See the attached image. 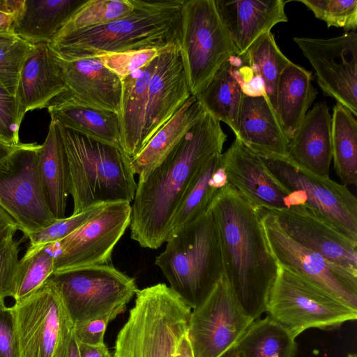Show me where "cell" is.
<instances>
[{"instance_id":"6da1fadb","label":"cell","mask_w":357,"mask_h":357,"mask_svg":"<svg viewBox=\"0 0 357 357\" xmlns=\"http://www.w3.org/2000/svg\"><path fill=\"white\" fill-rule=\"evenodd\" d=\"M227 135L210 114L195 124L142 181L131 205L130 237L142 247L158 249L169 235L175 211L202 167L222 153Z\"/></svg>"},{"instance_id":"7a4b0ae2","label":"cell","mask_w":357,"mask_h":357,"mask_svg":"<svg viewBox=\"0 0 357 357\" xmlns=\"http://www.w3.org/2000/svg\"><path fill=\"white\" fill-rule=\"evenodd\" d=\"M206 211L218 233L224 276L244 312L259 319L266 312L278 264L257 211L229 183L215 192Z\"/></svg>"},{"instance_id":"3957f363","label":"cell","mask_w":357,"mask_h":357,"mask_svg":"<svg viewBox=\"0 0 357 357\" xmlns=\"http://www.w3.org/2000/svg\"><path fill=\"white\" fill-rule=\"evenodd\" d=\"M184 0H135L128 15L54 39L52 51L66 60L179 45Z\"/></svg>"},{"instance_id":"277c9868","label":"cell","mask_w":357,"mask_h":357,"mask_svg":"<svg viewBox=\"0 0 357 357\" xmlns=\"http://www.w3.org/2000/svg\"><path fill=\"white\" fill-rule=\"evenodd\" d=\"M56 124L67 158L73 214L98 204L131 203L137 183L123 149Z\"/></svg>"},{"instance_id":"5b68a950","label":"cell","mask_w":357,"mask_h":357,"mask_svg":"<svg viewBox=\"0 0 357 357\" xmlns=\"http://www.w3.org/2000/svg\"><path fill=\"white\" fill-rule=\"evenodd\" d=\"M155 264L170 288L191 309L198 306L224 275L218 233L206 211L171 234Z\"/></svg>"},{"instance_id":"8992f818","label":"cell","mask_w":357,"mask_h":357,"mask_svg":"<svg viewBox=\"0 0 357 357\" xmlns=\"http://www.w3.org/2000/svg\"><path fill=\"white\" fill-rule=\"evenodd\" d=\"M120 330L114 357H174L186 335L191 308L167 284L138 289Z\"/></svg>"},{"instance_id":"52a82bcc","label":"cell","mask_w":357,"mask_h":357,"mask_svg":"<svg viewBox=\"0 0 357 357\" xmlns=\"http://www.w3.org/2000/svg\"><path fill=\"white\" fill-rule=\"evenodd\" d=\"M278 264L266 312L296 337L305 330L332 329L357 318V310L303 275Z\"/></svg>"},{"instance_id":"ba28073f","label":"cell","mask_w":357,"mask_h":357,"mask_svg":"<svg viewBox=\"0 0 357 357\" xmlns=\"http://www.w3.org/2000/svg\"><path fill=\"white\" fill-rule=\"evenodd\" d=\"M179 47L190 93L195 97L230 56H238L215 0H184Z\"/></svg>"},{"instance_id":"9c48e42d","label":"cell","mask_w":357,"mask_h":357,"mask_svg":"<svg viewBox=\"0 0 357 357\" xmlns=\"http://www.w3.org/2000/svg\"><path fill=\"white\" fill-rule=\"evenodd\" d=\"M49 280L74 324L107 313L117 316L138 291L132 278L109 264L54 273Z\"/></svg>"},{"instance_id":"30bf717a","label":"cell","mask_w":357,"mask_h":357,"mask_svg":"<svg viewBox=\"0 0 357 357\" xmlns=\"http://www.w3.org/2000/svg\"><path fill=\"white\" fill-rule=\"evenodd\" d=\"M12 309L19 357L66 356L74 335V324L49 279Z\"/></svg>"},{"instance_id":"8fae6325","label":"cell","mask_w":357,"mask_h":357,"mask_svg":"<svg viewBox=\"0 0 357 357\" xmlns=\"http://www.w3.org/2000/svg\"><path fill=\"white\" fill-rule=\"evenodd\" d=\"M40 144L20 143L0 159V207L24 236L54 223L38 169Z\"/></svg>"},{"instance_id":"7c38bea8","label":"cell","mask_w":357,"mask_h":357,"mask_svg":"<svg viewBox=\"0 0 357 357\" xmlns=\"http://www.w3.org/2000/svg\"><path fill=\"white\" fill-rule=\"evenodd\" d=\"M253 321L223 275L190 312L186 335L194 357H222L236 347Z\"/></svg>"},{"instance_id":"4fadbf2b","label":"cell","mask_w":357,"mask_h":357,"mask_svg":"<svg viewBox=\"0 0 357 357\" xmlns=\"http://www.w3.org/2000/svg\"><path fill=\"white\" fill-rule=\"evenodd\" d=\"M259 156L268 172L288 193L304 192L308 206L357 241V199L346 185L330 177L309 173L286 158Z\"/></svg>"},{"instance_id":"5bb4252c","label":"cell","mask_w":357,"mask_h":357,"mask_svg":"<svg viewBox=\"0 0 357 357\" xmlns=\"http://www.w3.org/2000/svg\"><path fill=\"white\" fill-rule=\"evenodd\" d=\"M130 203L105 204L80 227L54 243V273L109 264L115 245L130 226Z\"/></svg>"},{"instance_id":"9a60e30c","label":"cell","mask_w":357,"mask_h":357,"mask_svg":"<svg viewBox=\"0 0 357 357\" xmlns=\"http://www.w3.org/2000/svg\"><path fill=\"white\" fill-rule=\"evenodd\" d=\"M190 96L179 45H174L158 56L126 155L135 157Z\"/></svg>"},{"instance_id":"2e32d148","label":"cell","mask_w":357,"mask_h":357,"mask_svg":"<svg viewBox=\"0 0 357 357\" xmlns=\"http://www.w3.org/2000/svg\"><path fill=\"white\" fill-rule=\"evenodd\" d=\"M256 210L278 264L303 275L357 310V274L301 245L282 231L272 214L263 208Z\"/></svg>"},{"instance_id":"e0dca14e","label":"cell","mask_w":357,"mask_h":357,"mask_svg":"<svg viewBox=\"0 0 357 357\" xmlns=\"http://www.w3.org/2000/svg\"><path fill=\"white\" fill-rule=\"evenodd\" d=\"M314 70L322 91L357 116V33L293 38Z\"/></svg>"},{"instance_id":"ac0fdd59","label":"cell","mask_w":357,"mask_h":357,"mask_svg":"<svg viewBox=\"0 0 357 357\" xmlns=\"http://www.w3.org/2000/svg\"><path fill=\"white\" fill-rule=\"evenodd\" d=\"M263 208L273 215L292 240L357 274V241L342 233L316 210L308 205L282 210Z\"/></svg>"},{"instance_id":"d6986e66","label":"cell","mask_w":357,"mask_h":357,"mask_svg":"<svg viewBox=\"0 0 357 357\" xmlns=\"http://www.w3.org/2000/svg\"><path fill=\"white\" fill-rule=\"evenodd\" d=\"M228 183L255 208L287 209L289 193L268 172L260 156L238 139L222 153Z\"/></svg>"},{"instance_id":"ffe728a7","label":"cell","mask_w":357,"mask_h":357,"mask_svg":"<svg viewBox=\"0 0 357 357\" xmlns=\"http://www.w3.org/2000/svg\"><path fill=\"white\" fill-rule=\"evenodd\" d=\"M53 54L66 86L65 96L77 104L119 114L121 80L99 57L69 61Z\"/></svg>"},{"instance_id":"44dd1931","label":"cell","mask_w":357,"mask_h":357,"mask_svg":"<svg viewBox=\"0 0 357 357\" xmlns=\"http://www.w3.org/2000/svg\"><path fill=\"white\" fill-rule=\"evenodd\" d=\"M215 1L239 56L276 24L288 21L283 0Z\"/></svg>"},{"instance_id":"7402d4cb","label":"cell","mask_w":357,"mask_h":357,"mask_svg":"<svg viewBox=\"0 0 357 357\" xmlns=\"http://www.w3.org/2000/svg\"><path fill=\"white\" fill-rule=\"evenodd\" d=\"M66 91V84L50 45H34L21 69L15 95L20 121L28 111L47 107Z\"/></svg>"},{"instance_id":"603a6c76","label":"cell","mask_w":357,"mask_h":357,"mask_svg":"<svg viewBox=\"0 0 357 357\" xmlns=\"http://www.w3.org/2000/svg\"><path fill=\"white\" fill-rule=\"evenodd\" d=\"M286 158L309 173L329 177L331 115L326 102H317L307 112L289 141Z\"/></svg>"},{"instance_id":"cb8c5ba5","label":"cell","mask_w":357,"mask_h":357,"mask_svg":"<svg viewBox=\"0 0 357 357\" xmlns=\"http://www.w3.org/2000/svg\"><path fill=\"white\" fill-rule=\"evenodd\" d=\"M235 136L259 155H287L289 140L266 96L243 94Z\"/></svg>"},{"instance_id":"d4e9b609","label":"cell","mask_w":357,"mask_h":357,"mask_svg":"<svg viewBox=\"0 0 357 357\" xmlns=\"http://www.w3.org/2000/svg\"><path fill=\"white\" fill-rule=\"evenodd\" d=\"M207 112L193 96L176 112L151 138L142 150L130 159L131 168L139 181L155 168L180 142L185 133Z\"/></svg>"},{"instance_id":"484cf974","label":"cell","mask_w":357,"mask_h":357,"mask_svg":"<svg viewBox=\"0 0 357 357\" xmlns=\"http://www.w3.org/2000/svg\"><path fill=\"white\" fill-rule=\"evenodd\" d=\"M47 108L51 120L59 125L121 147L119 114L77 104L63 93L56 97Z\"/></svg>"},{"instance_id":"4316f807","label":"cell","mask_w":357,"mask_h":357,"mask_svg":"<svg viewBox=\"0 0 357 357\" xmlns=\"http://www.w3.org/2000/svg\"><path fill=\"white\" fill-rule=\"evenodd\" d=\"M86 0H24L13 32L32 44H50Z\"/></svg>"},{"instance_id":"83f0119b","label":"cell","mask_w":357,"mask_h":357,"mask_svg":"<svg viewBox=\"0 0 357 357\" xmlns=\"http://www.w3.org/2000/svg\"><path fill=\"white\" fill-rule=\"evenodd\" d=\"M40 182L47 204L57 219L65 218L68 191V163L57 124L51 120L38 155Z\"/></svg>"},{"instance_id":"f1b7e54d","label":"cell","mask_w":357,"mask_h":357,"mask_svg":"<svg viewBox=\"0 0 357 357\" xmlns=\"http://www.w3.org/2000/svg\"><path fill=\"white\" fill-rule=\"evenodd\" d=\"M312 80L310 71L292 61L280 76L276 114L289 141L317 97V91Z\"/></svg>"},{"instance_id":"f546056e","label":"cell","mask_w":357,"mask_h":357,"mask_svg":"<svg viewBox=\"0 0 357 357\" xmlns=\"http://www.w3.org/2000/svg\"><path fill=\"white\" fill-rule=\"evenodd\" d=\"M235 56L226 61L196 98L207 113L226 123L236 135L243 93L234 73Z\"/></svg>"},{"instance_id":"4dcf8cb0","label":"cell","mask_w":357,"mask_h":357,"mask_svg":"<svg viewBox=\"0 0 357 357\" xmlns=\"http://www.w3.org/2000/svg\"><path fill=\"white\" fill-rule=\"evenodd\" d=\"M296 338L267 315L252 321L235 348L239 357H295Z\"/></svg>"},{"instance_id":"1f68e13d","label":"cell","mask_w":357,"mask_h":357,"mask_svg":"<svg viewBox=\"0 0 357 357\" xmlns=\"http://www.w3.org/2000/svg\"><path fill=\"white\" fill-rule=\"evenodd\" d=\"M332 160L342 185L357 184L356 116L336 102L331 116Z\"/></svg>"},{"instance_id":"d6a6232c","label":"cell","mask_w":357,"mask_h":357,"mask_svg":"<svg viewBox=\"0 0 357 357\" xmlns=\"http://www.w3.org/2000/svg\"><path fill=\"white\" fill-rule=\"evenodd\" d=\"M222 153L211 157L190 183L174 214L169 235L206 211L211 200L218 191L210 185L209 181L221 164Z\"/></svg>"},{"instance_id":"836d02e7","label":"cell","mask_w":357,"mask_h":357,"mask_svg":"<svg viewBox=\"0 0 357 357\" xmlns=\"http://www.w3.org/2000/svg\"><path fill=\"white\" fill-rule=\"evenodd\" d=\"M241 57L262 79L266 94L276 112L278 82L282 72L291 61L282 52L271 32L261 36Z\"/></svg>"},{"instance_id":"e575fe53","label":"cell","mask_w":357,"mask_h":357,"mask_svg":"<svg viewBox=\"0 0 357 357\" xmlns=\"http://www.w3.org/2000/svg\"><path fill=\"white\" fill-rule=\"evenodd\" d=\"M54 245L29 247L19 260L13 299L18 303L38 289L54 271Z\"/></svg>"},{"instance_id":"d590c367","label":"cell","mask_w":357,"mask_h":357,"mask_svg":"<svg viewBox=\"0 0 357 357\" xmlns=\"http://www.w3.org/2000/svg\"><path fill=\"white\" fill-rule=\"evenodd\" d=\"M134 8L135 0H86L53 40L77 31L106 24L129 15Z\"/></svg>"},{"instance_id":"8d00e7d4","label":"cell","mask_w":357,"mask_h":357,"mask_svg":"<svg viewBox=\"0 0 357 357\" xmlns=\"http://www.w3.org/2000/svg\"><path fill=\"white\" fill-rule=\"evenodd\" d=\"M308 8L316 18L327 26L347 31L357 29V0H298Z\"/></svg>"},{"instance_id":"74e56055","label":"cell","mask_w":357,"mask_h":357,"mask_svg":"<svg viewBox=\"0 0 357 357\" xmlns=\"http://www.w3.org/2000/svg\"><path fill=\"white\" fill-rule=\"evenodd\" d=\"M33 45L20 38L0 45V84L14 96L21 69Z\"/></svg>"},{"instance_id":"f35d334b","label":"cell","mask_w":357,"mask_h":357,"mask_svg":"<svg viewBox=\"0 0 357 357\" xmlns=\"http://www.w3.org/2000/svg\"><path fill=\"white\" fill-rule=\"evenodd\" d=\"M105 204H98L77 214L57 219L48 227L27 234L29 247H41L61 241L98 213Z\"/></svg>"},{"instance_id":"ab89813d","label":"cell","mask_w":357,"mask_h":357,"mask_svg":"<svg viewBox=\"0 0 357 357\" xmlns=\"http://www.w3.org/2000/svg\"><path fill=\"white\" fill-rule=\"evenodd\" d=\"M172 46L112 53L99 58L108 69L122 79L144 68Z\"/></svg>"},{"instance_id":"60d3db41","label":"cell","mask_w":357,"mask_h":357,"mask_svg":"<svg viewBox=\"0 0 357 357\" xmlns=\"http://www.w3.org/2000/svg\"><path fill=\"white\" fill-rule=\"evenodd\" d=\"M21 123L15 96L0 84V141L14 146L18 145Z\"/></svg>"},{"instance_id":"b9f144b4","label":"cell","mask_w":357,"mask_h":357,"mask_svg":"<svg viewBox=\"0 0 357 357\" xmlns=\"http://www.w3.org/2000/svg\"><path fill=\"white\" fill-rule=\"evenodd\" d=\"M20 241L13 240L0 248V302L12 297L19 262Z\"/></svg>"},{"instance_id":"7bdbcfd3","label":"cell","mask_w":357,"mask_h":357,"mask_svg":"<svg viewBox=\"0 0 357 357\" xmlns=\"http://www.w3.org/2000/svg\"><path fill=\"white\" fill-rule=\"evenodd\" d=\"M116 316L107 313L74 324V335L78 343L98 345L104 343V336L109 323Z\"/></svg>"},{"instance_id":"ee69618b","label":"cell","mask_w":357,"mask_h":357,"mask_svg":"<svg viewBox=\"0 0 357 357\" xmlns=\"http://www.w3.org/2000/svg\"><path fill=\"white\" fill-rule=\"evenodd\" d=\"M0 357H19L12 307L0 302Z\"/></svg>"},{"instance_id":"f6af8a7d","label":"cell","mask_w":357,"mask_h":357,"mask_svg":"<svg viewBox=\"0 0 357 357\" xmlns=\"http://www.w3.org/2000/svg\"><path fill=\"white\" fill-rule=\"evenodd\" d=\"M23 3L24 0H0V33L13 32Z\"/></svg>"},{"instance_id":"bcb514c9","label":"cell","mask_w":357,"mask_h":357,"mask_svg":"<svg viewBox=\"0 0 357 357\" xmlns=\"http://www.w3.org/2000/svg\"><path fill=\"white\" fill-rule=\"evenodd\" d=\"M18 227L13 218L0 207V248L13 240Z\"/></svg>"},{"instance_id":"7dc6e473","label":"cell","mask_w":357,"mask_h":357,"mask_svg":"<svg viewBox=\"0 0 357 357\" xmlns=\"http://www.w3.org/2000/svg\"><path fill=\"white\" fill-rule=\"evenodd\" d=\"M78 348L79 357H112L105 342L98 345L78 343Z\"/></svg>"},{"instance_id":"c3c4849f","label":"cell","mask_w":357,"mask_h":357,"mask_svg":"<svg viewBox=\"0 0 357 357\" xmlns=\"http://www.w3.org/2000/svg\"><path fill=\"white\" fill-rule=\"evenodd\" d=\"M209 184L213 188L217 190L228 184L227 176L222 162L220 165L212 174L209 181Z\"/></svg>"},{"instance_id":"681fc988","label":"cell","mask_w":357,"mask_h":357,"mask_svg":"<svg viewBox=\"0 0 357 357\" xmlns=\"http://www.w3.org/2000/svg\"><path fill=\"white\" fill-rule=\"evenodd\" d=\"M174 357H194L186 335L182 338Z\"/></svg>"},{"instance_id":"f907efd6","label":"cell","mask_w":357,"mask_h":357,"mask_svg":"<svg viewBox=\"0 0 357 357\" xmlns=\"http://www.w3.org/2000/svg\"><path fill=\"white\" fill-rule=\"evenodd\" d=\"M65 357H79L78 343L74 335Z\"/></svg>"},{"instance_id":"816d5d0a","label":"cell","mask_w":357,"mask_h":357,"mask_svg":"<svg viewBox=\"0 0 357 357\" xmlns=\"http://www.w3.org/2000/svg\"><path fill=\"white\" fill-rule=\"evenodd\" d=\"M17 38L13 32L0 33V45L10 42Z\"/></svg>"},{"instance_id":"f5cc1de1","label":"cell","mask_w":357,"mask_h":357,"mask_svg":"<svg viewBox=\"0 0 357 357\" xmlns=\"http://www.w3.org/2000/svg\"><path fill=\"white\" fill-rule=\"evenodd\" d=\"M17 146H11L0 141V159L8 155Z\"/></svg>"},{"instance_id":"db71d44e","label":"cell","mask_w":357,"mask_h":357,"mask_svg":"<svg viewBox=\"0 0 357 357\" xmlns=\"http://www.w3.org/2000/svg\"><path fill=\"white\" fill-rule=\"evenodd\" d=\"M222 357H239L236 348H234L223 355Z\"/></svg>"},{"instance_id":"11a10c76","label":"cell","mask_w":357,"mask_h":357,"mask_svg":"<svg viewBox=\"0 0 357 357\" xmlns=\"http://www.w3.org/2000/svg\"><path fill=\"white\" fill-rule=\"evenodd\" d=\"M347 357H357V355L356 354H349Z\"/></svg>"},{"instance_id":"9f6ffc18","label":"cell","mask_w":357,"mask_h":357,"mask_svg":"<svg viewBox=\"0 0 357 357\" xmlns=\"http://www.w3.org/2000/svg\"></svg>"}]
</instances>
